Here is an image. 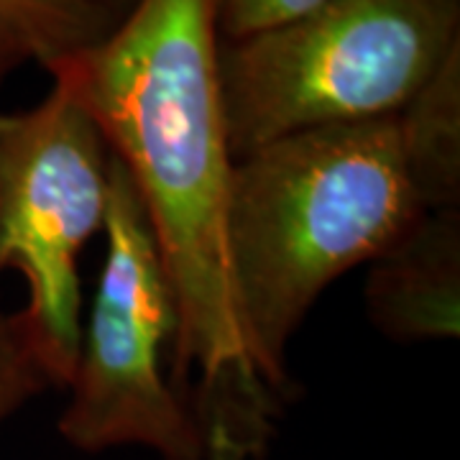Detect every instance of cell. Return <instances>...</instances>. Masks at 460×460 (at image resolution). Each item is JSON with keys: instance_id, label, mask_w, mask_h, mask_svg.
Segmentation results:
<instances>
[{"instance_id": "6da1fadb", "label": "cell", "mask_w": 460, "mask_h": 460, "mask_svg": "<svg viewBox=\"0 0 460 460\" xmlns=\"http://www.w3.org/2000/svg\"><path fill=\"white\" fill-rule=\"evenodd\" d=\"M131 180L177 313L169 376L205 460H263L287 399L256 363L230 261V151L215 0H136L59 65Z\"/></svg>"}, {"instance_id": "7a4b0ae2", "label": "cell", "mask_w": 460, "mask_h": 460, "mask_svg": "<svg viewBox=\"0 0 460 460\" xmlns=\"http://www.w3.org/2000/svg\"><path fill=\"white\" fill-rule=\"evenodd\" d=\"M428 213L399 118L289 133L235 159L230 261L256 363L289 396L287 348L332 281Z\"/></svg>"}, {"instance_id": "3957f363", "label": "cell", "mask_w": 460, "mask_h": 460, "mask_svg": "<svg viewBox=\"0 0 460 460\" xmlns=\"http://www.w3.org/2000/svg\"><path fill=\"white\" fill-rule=\"evenodd\" d=\"M460 0H328L299 21L220 41L235 159L289 133L399 115L460 47Z\"/></svg>"}, {"instance_id": "277c9868", "label": "cell", "mask_w": 460, "mask_h": 460, "mask_svg": "<svg viewBox=\"0 0 460 460\" xmlns=\"http://www.w3.org/2000/svg\"><path fill=\"white\" fill-rule=\"evenodd\" d=\"M105 259L66 381L57 432L80 453L141 447L205 460L195 417L169 376L177 313L131 180L113 156Z\"/></svg>"}, {"instance_id": "5b68a950", "label": "cell", "mask_w": 460, "mask_h": 460, "mask_svg": "<svg viewBox=\"0 0 460 460\" xmlns=\"http://www.w3.org/2000/svg\"><path fill=\"white\" fill-rule=\"evenodd\" d=\"M113 154L72 87L0 113V274L16 271L29 302L18 313L51 386L72 376L83 332L80 256L102 233Z\"/></svg>"}, {"instance_id": "8992f818", "label": "cell", "mask_w": 460, "mask_h": 460, "mask_svg": "<svg viewBox=\"0 0 460 460\" xmlns=\"http://www.w3.org/2000/svg\"><path fill=\"white\" fill-rule=\"evenodd\" d=\"M366 313L399 343L456 341L460 335V208L420 217L371 261Z\"/></svg>"}, {"instance_id": "52a82bcc", "label": "cell", "mask_w": 460, "mask_h": 460, "mask_svg": "<svg viewBox=\"0 0 460 460\" xmlns=\"http://www.w3.org/2000/svg\"><path fill=\"white\" fill-rule=\"evenodd\" d=\"M396 118L429 210L460 208V47Z\"/></svg>"}, {"instance_id": "ba28073f", "label": "cell", "mask_w": 460, "mask_h": 460, "mask_svg": "<svg viewBox=\"0 0 460 460\" xmlns=\"http://www.w3.org/2000/svg\"><path fill=\"white\" fill-rule=\"evenodd\" d=\"M113 29L100 0H0V39L26 62L54 72Z\"/></svg>"}, {"instance_id": "9c48e42d", "label": "cell", "mask_w": 460, "mask_h": 460, "mask_svg": "<svg viewBox=\"0 0 460 460\" xmlns=\"http://www.w3.org/2000/svg\"><path fill=\"white\" fill-rule=\"evenodd\" d=\"M49 386L18 313L0 307V428Z\"/></svg>"}, {"instance_id": "30bf717a", "label": "cell", "mask_w": 460, "mask_h": 460, "mask_svg": "<svg viewBox=\"0 0 460 460\" xmlns=\"http://www.w3.org/2000/svg\"><path fill=\"white\" fill-rule=\"evenodd\" d=\"M328 0H215V26L223 44L274 31L317 11Z\"/></svg>"}, {"instance_id": "8fae6325", "label": "cell", "mask_w": 460, "mask_h": 460, "mask_svg": "<svg viewBox=\"0 0 460 460\" xmlns=\"http://www.w3.org/2000/svg\"><path fill=\"white\" fill-rule=\"evenodd\" d=\"M23 59L18 57L16 51L11 49L3 39H0V84H3V80H5V75L13 69L16 65H21Z\"/></svg>"}, {"instance_id": "7c38bea8", "label": "cell", "mask_w": 460, "mask_h": 460, "mask_svg": "<svg viewBox=\"0 0 460 460\" xmlns=\"http://www.w3.org/2000/svg\"><path fill=\"white\" fill-rule=\"evenodd\" d=\"M100 3H102V5H105V8H108L111 13H113V0H100Z\"/></svg>"}]
</instances>
